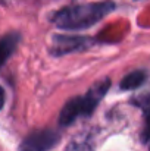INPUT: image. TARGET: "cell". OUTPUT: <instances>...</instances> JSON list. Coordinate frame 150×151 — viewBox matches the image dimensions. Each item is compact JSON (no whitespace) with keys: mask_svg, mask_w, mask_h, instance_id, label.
I'll return each mask as SVG.
<instances>
[{"mask_svg":"<svg viewBox=\"0 0 150 151\" xmlns=\"http://www.w3.org/2000/svg\"><path fill=\"white\" fill-rule=\"evenodd\" d=\"M115 3L110 0L96 1V3H84V4H74L62 7L50 15V22L68 31H78L87 29L94 27L103 18H106L110 12L115 10Z\"/></svg>","mask_w":150,"mask_h":151,"instance_id":"obj_1","label":"cell"},{"mask_svg":"<svg viewBox=\"0 0 150 151\" xmlns=\"http://www.w3.org/2000/svg\"><path fill=\"white\" fill-rule=\"evenodd\" d=\"M60 141V134L54 129H38L30 132L19 145V151H50Z\"/></svg>","mask_w":150,"mask_h":151,"instance_id":"obj_2","label":"cell"},{"mask_svg":"<svg viewBox=\"0 0 150 151\" xmlns=\"http://www.w3.org/2000/svg\"><path fill=\"white\" fill-rule=\"evenodd\" d=\"M65 151H94V148H93V144H91L90 139L77 138L66 147Z\"/></svg>","mask_w":150,"mask_h":151,"instance_id":"obj_7","label":"cell"},{"mask_svg":"<svg viewBox=\"0 0 150 151\" xmlns=\"http://www.w3.org/2000/svg\"><path fill=\"white\" fill-rule=\"evenodd\" d=\"M4 101H6V91H4V88H3V87H0V110L3 109Z\"/></svg>","mask_w":150,"mask_h":151,"instance_id":"obj_8","label":"cell"},{"mask_svg":"<svg viewBox=\"0 0 150 151\" xmlns=\"http://www.w3.org/2000/svg\"><path fill=\"white\" fill-rule=\"evenodd\" d=\"M110 88V79L104 78L99 82H96L83 97H77L78 101V107H80V113L81 117H88L94 113L96 107L99 106V103L103 100V97L106 96V93Z\"/></svg>","mask_w":150,"mask_h":151,"instance_id":"obj_3","label":"cell"},{"mask_svg":"<svg viewBox=\"0 0 150 151\" xmlns=\"http://www.w3.org/2000/svg\"><path fill=\"white\" fill-rule=\"evenodd\" d=\"M146 81H147V72L144 69L133 70L121 79L119 88L124 90V91H133V90H137V88L143 87L146 84Z\"/></svg>","mask_w":150,"mask_h":151,"instance_id":"obj_6","label":"cell"},{"mask_svg":"<svg viewBox=\"0 0 150 151\" xmlns=\"http://www.w3.org/2000/svg\"><path fill=\"white\" fill-rule=\"evenodd\" d=\"M91 41L86 37H77V35H54L51 40L50 51L53 56H63L72 51L84 50L88 47Z\"/></svg>","mask_w":150,"mask_h":151,"instance_id":"obj_4","label":"cell"},{"mask_svg":"<svg viewBox=\"0 0 150 151\" xmlns=\"http://www.w3.org/2000/svg\"><path fill=\"white\" fill-rule=\"evenodd\" d=\"M19 41H21L19 32H7L0 38V69L9 60V57L15 53Z\"/></svg>","mask_w":150,"mask_h":151,"instance_id":"obj_5","label":"cell"}]
</instances>
